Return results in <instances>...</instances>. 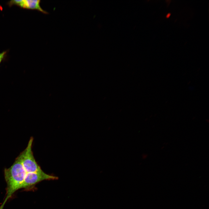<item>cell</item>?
Wrapping results in <instances>:
<instances>
[{"label":"cell","instance_id":"obj_5","mask_svg":"<svg viewBox=\"0 0 209 209\" xmlns=\"http://www.w3.org/2000/svg\"><path fill=\"white\" fill-rule=\"evenodd\" d=\"M6 53V52L4 51L0 53V64L4 58Z\"/></svg>","mask_w":209,"mask_h":209},{"label":"cell","instance_id":"obj_4","mask_svg":"<svg viewBox=\"0 0 209 209\" xmlns=\"http://www.w3.org/2000/svg\"><path fill=\"white\" fill-rule=\"evenodd\" d=\"M40 1L39 0H12L8 2V4L11 6L15 5L23 8L36 10L44 14H48V12L41 8Z\"/></svg>","mask_w":209,"mask_h":209},{"label":"cell","instance_id":"obj_3","mask_svg":"<svg viewBox=\"0 0 209 209\" xmlns=\"http://www.w3.org/2000/svg\"><path fill=\"white\" fill-rule=\"evenodd\" d=\"M58 178L57 176L46 174L42 170L36 172L27 173L19 189L27 188L43 180H55Z\"/></svg>","mask_w":209,"mask_h":209},{"label":"cell","instance_id":"obj_6","mask_svg":"<svg viewBox=\"0 0 209 209\" xmlns=\"http://www.w3.org/2000/svg\"><path fill=\"white\" fill-rule=\"evenodd\" d=\"M170 13H168V14L167 15H166V17H167V18L169 17H170Z\"/></svg>","mask_w":209,"mask_h":209},{"label":"cell","instance_id":"obj_1","mask_svg":"<svg viewBox=\"0 0 209 209\" xmlns=\"http://www.w3.org/2000/svg\"><path fill=\"white\" fill-rule=\"evenodd\" d=\"M26 173L19 155L10 167L4 169V177L7 184V193L6 198L0 209H3L8 199L15 192L19 189Z\"/></svg>","mask_w":209,"mask_h":209},{"label":"cell","instance_id":"obj_2","mask_svg":"<svg viewBox=\"0 0 209 209\" xmlns=\"http://www.w3.org/2000/svg\"><path fill=\"white\" fill-rule=\"evenodd\" d=\"M33 140V137H31L26 147L19 155L23 166L27 173L36 172L42 170L33 155L32 149Z\"/></svg>","mask_w":209,"mask_h":209}]
</instances>
